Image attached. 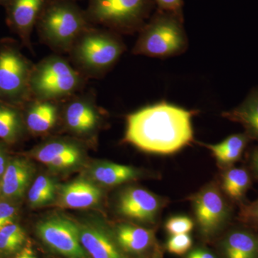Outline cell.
<instances>
[{
  "label": "cell",
  "instance_id": "obj_12",
  "mask_svg": "<svg viewBox=\"0 0 258 258\" xmlns=\"http://www.w3.org/2000/svg\"><path fill=\"white\" fill-rule=\"evenodd\" d=\"M45 0H10L7 5V23L20 37L25 46L30 48V35L37 23Z\"/></svg>",
  "mask_w": 258,
  "mask_h": 258
},
{
  "label": "cell",
  "instance_id": "obj_2",
  "mask_svg": "<svg viewBox=\"0 0 258 258\" xmlns=\"http://www.w3.org/2000/svg\"><path fill=\"white\" fill-rule=\"evenodd\" d=\"M182 23L181 14L159 10L142 28L133 53L158 58L181 55L188 47Z\"/></svg>",
  "mask_w": 258,
  "mask_h": 258
},
{
  "label": "cell",
  "instance_id": "obj_13",
  "mask_svg": "<svg viewBox=\"0 0 258 258\" xmlns=\"http://www.w3.org/2000/svg\"><path fill=\"white\" fill-rule=\"evenodd\" d=\"M34 173V166L26 158H10L0 179V198L18 203L31 185Z\"/></svg>",
  "mask_w": 258,
  "mask_h": 258
},
{
  "label": "cell",
  "instance_id": "obj_22",
  "mask_svg": "<svg viewBox=\"0 0 258 258\" xmlns=\"http://www.w3.org/2000/svg\"><path fill=\"white\" fill-rule=\"evenodd\" d=\"M226 258H258V236L245 230L232 231L223 242Z\"/></svg>",
  "mask_w": 258,
  "mask_h": 258
},
{
  "label": "cell",
  "instance_id": "obj_16",
  "mask_svg": "<svg viewBox=\"0 0 258 258\" xmlns=\"http://www.w3.org/2000/svg\"><path fill=\"white\" fill-rule=\"evenodd\" d=\"M83 247L92 258H126L111 236L101 227L79 225Z\"/></svg>",
  "mask_w": 258,
  "mask_h": 258
},
{
  "label": "cell",
  "instance_id": "obj_18",
  "mask_svg": "<svg viewBox=\"0 0 258 258\" xmlns=\"http://www.w3.org/2000/svg\"><path fill=\"white\" fill-rule=\"evenodd\" d=\"M115 239L121 250L139 254L150 247L154 240V233L144 227L123 223L115 228Z\"/></svg>",
  "mask_w": 258,
  "mask_h": 258
},
{
  "label": "cell",
  "instance_id": "obj_30",
  "mask_svg": "<svg viewBox=\"0 0 258 258\" xmlns=\"http://www.w3.org/2000/svg\"><path fill=\"white\" fill-rule=\"evenodd\" d=\"M240 219L245 223L258 227V200L242 207Z\"/></svg>",
  "mask_w": 258,
  "mask_h": 258
},
{
  "label": "cell",
  "instance_id": "obj_36",
  "mask_svg": "<svg viewBox=\"0 0 258 258\" xmlns=\"http://www.w3.org/2000/svg\"><path fill=\"white\" fill-rule=\"evenodd\" d=\"M10 0H0V5H3V6L6 7L7 5L9 3Z\"/></svg>",
  "mask_w": 258,
  "mask_h": 258
},
{
  "label": "cell",
  "instance_id": "obj_32",
  "mask_svg": "<svg viewBox=\"0 0 258 258\" xmlns=\"http://www.w3.org/2000/svg\"><path fill=\"white\" fill-rule=\"evenodd\" d=\"M10 157L7 149V144L0 141V179L4 174Z\"/></svg>",
  "mask_w": 258,
  "mask_h": 258
},
{
  "label": "cell",
  "instance_id": "obj_21",
  "mask_svg": "<svg viewBox=\"0 0 258 258\" xmlns=\"http://www.w3.org/2000/svg\"><path fill=\"white\" fill-rule=\"evenodd\" d=\"M93 181L105 186H116L137 179L140 172L132 166L111 162H99L90 170Z\"/></svg>",
  "mask_w": 258,
  "mask_h": 258
},
{
  "label": "cell",
  "instance_id": "obj_9",
  "mask_svg": "<svg viewBox=\"0 0 258 258\" xmlns=\"http://www.w3.org/2000/svg\"><path fill=\"white\" fill-rule=\"evenodd\" d=\"M192 203L197 222L205 235L215 233L230 217L228 205L215 186L202 189L194 197Z\"/></svg>",
  "mask_w": 258,
  "mask_h": 258
},
{
  "label": "cell",
  "instance_id": "obj_33",
  "mask_svg": "<svg viewBox=\"0 0 258 258\" xmlns=\"http://www.w3.org/2000/svg\"><path fill=\"white\" fill-rule=\"evenodd\" d=\"M15 258H37V256L32 246L25 244L21 250L15 254Z\"/></svg>",
  "mask_w": 258,
  "mask_h": 258
},
{
  "label": "cell",
  "instance_id": "obj_10",
  "mask_svg": "<svg viewBox=\"0 0 258 258\" xmlns=\"http://www.w3.org/2000/svg\"><path fill=\"white\" fill-rule=\"evenodd\" d=\"M31 156L51 170L62 171L79 164L83 151L79 144L73 141L54 139L34 149Z\"/></svg>",
  "mask_w": 258,
  "mask_h": 258
},
{
  "label": "cell",
  "instance_id": "obj_29",
  "mask_svg": "<svg viewBox=\"0 0 258 258\" xmlns=\"http://www.w3.org/2000/svg\"><path fill=\"white\" fill-rule=\"evenodd\" d=\"M18 215L17 203L0 198V230L5 226L15 222Z\"/></svg>",
  "mask_w": 258,
  "mask_h": 258
},
{
  "label": "cell",
  "instance_id": "obj_5",
  "mask_svg": "<svg viewBox=\"0 0 258 258\" xmlns=\"http://www.w3.org/2000/svg\"><path fill=\"white\" fill-rule=\"evenodd\" d=\"M40 35L47 45L60 52H70L88 29L86 16L67 2H55L44 8L38 20Z\"/></svg>",
  "mask_w": 258,
  "mask_h": 258
},
{
  "label": "cell",
  "instance_id": "obj_35",
  "mask_svg": "<svg viewBox=\"0 0 258 258\" xmlns=\"http://www.w3.org/2000/svg\"><path fill=\"white\" fill-rule=\"evenodd\" d=\"M251 164H252V169L258 176V148L254 149L251 155Z\"/></svg>",
  "mask_w": 258,
  "mask_h": 258
},
{
  "label": "cell",
  "instance_id": "obj_6",
  "mask_svg": "<svg viewBox=\"0 0 258 258\" xmlns=\"http://www.w3.org/2000/svg\"><path fill=\"white\" fill-rule=\"evenodd\" d=\"M33 64L12 39L0 41V101L23 108L32 99L30 79Z\"/></svg>",
  "mask_w": 258,
  "mask_h": 258
},
{
  "label": "cell",
  "instance_id": "obj_1",
  "mask_svg": "<svg viewBox=\"0 0 258 258\" xmlns=\"http://www.w3.org/2000/svg\"><path fill=\"white\" fill-rule=\"evenodd\" d=\"M195 113L164 101L145 107L127 116L125 142L154 154L178 152L193 141Z\"/></svg>",
  "mask_w": 258,
  "mask_h": 258
},
{
  "label": "cell",
  "instance_id": "obj_26",
  "mask_svg": "<svg viewBox=\"0 0 258 258\" xmlns=\"http://www.w3.org/2000/svg\"><path fill=\"white\" fill-rule=\"evenodd\" d=\"M26 234L16 222L5 226L0 230V255L16 254L25 245Z\"/></svg>",
  "mask_w": 258,
  "mask_h": 258
},
{
  "label": "cell",
  "instance_id": "obj_3",
  "mask_svg": "<svg viewBox=\"0 0 258 258\" xmlns=\"http://www.w3.org/2000/svg\"><path fill=\"white\" fill-rule=\"evenodd\" d=\"M83 82L82 76L66 59L51 55L33 66L30 94L32 99L55 101L72 96Z\"/></svg>",
  "mask_w": 258,
  "mask_h": 258
},
{
  "label": "cell",
  "instance_id": "obj_8",
  "mask_svg": "<svg viewBox=\"0 0 258 258\" xmlns=\"http://www.w3.org/2000/svg\"><path fill=\"white\" fill-rule=\"evenodd\" d=\"M37 235L44 243L67 258H90L80 238L79 225L61 216L45 219L37 224Z\"/></svg>",
  "mask_w": 258,
  "mask_h": 258
},
{
  "label": "cell",
  "instance_id": "obj_14",
  "mask_svg": "<svg viewBox=\"0 0 258 258\" xmlns=\"http://www.w3.org/2000/svg\"><path fill=\"white\" fill-rule=\"evenodd\" d=\"M66 126L73 133L87 137L99 126L101 116L91 96H77L70 100L64 110Z\"/></svg>",
  "mask_w": 258,
  "mask_h": 258
},
{
  "label": "cell",
  "instance_id": "obj_4",
  "mask_svg": "<svg viewBox=\"0 0 258 258\" xmlns=\"http://www.w3.org/2000/svg\"><path fill=\"white\" fill-rule=\"evenodd\" d=\"M124 50V44L114 33L88 28L70 52L83 73L97 76L111 69Z\"/></svg>",
  "mask_w": 258,
  "mask_h": 258
},
{
  "label": "cell",
  "instance_id": "obj_17",
  "mask_svg": "<svg viewBox=\"0 0 258 258\" xmlns=\"http://www.w3.org/2000/svg\"><path fill=\"white\" fill-rule=\"evenodd\" d=\"M22 108L25 126L32 134L46 133L53 128L58 118V107L55 101L31 99Z\"/></svg>",
  "mask_w": 258,
  "mask_h": 258
},
{
  "label": "cell",
  "instance_id": "obj_34",
  "mask_svg": "<svg viewBox=\"0 0 258 258\" xmlns=\"http://www.w3.org/2000/svg\"><path fill=\"white\" fill-rule=\"evenodd\" d=\"M186 258H216L213 254L206 249H196L190 252Z\"/></svg>",
  "mask_w": 258,
  "mask_h": 258
},
{
  "label": "cell",
  "instance_id": "obj_31",
  "mask_svg": "<svg viewBox=\"0 0 258 258\" xmlns=\"http://www.w3.org/2000/svg\"><path fill=\"white\" fill-rule=\"evenodd\" d=\"M159 10L169 13L181 14L182 0H154Z\"/></svg>",
  "mask_w": 258,
  "mask_h": 258
},
{
  "label": "cell",
  "instance_id": "obj_25",
  "mask_svg": "<svg viewBox=\"0 0 258 258\" xmlns=\"http://www.w3.org/2000/svg\"><path fill=\"white\" fill-rule=\"evenodd\" d=\"M57 185L52 178L46 175L37 176L29 187L28 203L32 208H40L55 200Z\"/></svg>",
  "mask_w": 258,
  "mask_h": 258
},
{
  "label": "cell",
  "instance_id": "obj_28",
  "mask_svg": "<svg viewBox=\"0 0 258 258\" xmlns=\"http://www.w3.org/2000/svg\"><path fill=\"white\" fill-rule=\"evenodd\" d=\"M192 245V239L189 234L171 235L166 244V248L171 253L181 255L188 252Z\"/></svg>",
  "mask_w": 258,
  "mask_h": 258
},
{
  "label": "cell",
  "instance_id": "obj_27",
  "mask_svg": "<svg viewBox=\"0 0 258 258\" xmlns=\"http://www.w3.org/2000/svg\"><path fill=\"white\" fill-rule=\"evenodd\" d=\"M165 228L171 235L188 234L193 230L194 222L186 216L172 217L166 221Z\"/></svg>",
  "mask_w": 258,
  "mask_h": 258
},
{
  "label": "cell",
  "instance_id": "obj_15",
  "mask_svg": "<svg viewBox=\"0 0 258 258\" xmlns=\"http://www.w3.org/2000/svg\"><path fill=\"white\" fill-rule=\"evenodd\" d=\"M102 195L101 189L92 181L79 179L60 186L59 203L66 208H89L100 203Z\"/></svg>",
  "mask_w": 258,
  "mask_h": 258
},
{
  "label": "cell",
  "instance_id": "obj_19",
  "mask_svg": "<svg viewBox=\"0 0 258 258\" xmlns=\"http://www.w3.org/2000/svg\"><path fill=\"white\" fill-rule=\"evenodd\" d=\"M222 116L240 123L249 139L258 142V88L251 91L240 106L222 113Z\"/></svg>",
  "mask_w": 258,
  "mask_h": 258
},
{
  "label": "cell",
  "instance_id": "obj_7",
  "mask_svg": "<svg viewBox=\"0 0 258 258\" xmlns=\"http://www.w3.org/2000/svg\"><path fill=\"white\" fill-rule=\"evenodd\" d=\"M150 6V0H90L88 13L96 23L130 32L143 28Z\"/></svg>",
  "mask_w": 258,
  "mask_h": 258
},
{
  "label": "cell",
  "instance_id": "obj_23",
  "mask_svg": "<svg viewBox=\"0 0 258 258\" xmlns=\"http://www.w3.org/2000/svg\"><path fill=\"white\" fill-rule=\"evenodd\" d=\"M250 140L245 133L234 134L220 144H205L212 155L222 165H231L240 159L246 146Z\"/></svg>",
  "mask_w": 258,
  "mask_h": 258
},
{
  "label": "cell",
  "instance_id": "obj_24",
  "mask_svg": "<svg viewBox=\"0 0 258 258\" xmlns=\"http://www.w3.org/2000/svg\"><path fill=\"white\" fill-rule=\"evenodd\" d=\"M250 184V176L244 168H230L222 178L224 191L231 200L237 203L243 200Z\"/></svg>",
  "mask_w": 258,
  "mask_h": 258
},
{
  "label": "cell",
  "instance_id": "obj_20",
  "mask_svg": "<svg viewBox=\"0 0 258 258\" xmlns=\"http://www.w3.org/2000/svg\"><path fill=\"white\" fill-rule=\"evenodd\" d=\"M26 130L22 108L0 101V141L16 144Z\"/></svg>",
  "mask_w": 258,
  "mask_h": 258
},
{
  "label": "cell",
  "instance_id": "obj_11",
  "mask_svg": "<svg viewBox=\"0 0 258 258\" xmlns=\"http://www.w3.org/2000/svg\"><path fill=\"white\" fill-rule=\"evenodd\" d=\"M160 208V200L155 195L138 187L122 191L117 205L120 215L142 222H154Z\"/></svg>",
  "mask_w": 258,
  "mask_h": 258
}]
</instances>
